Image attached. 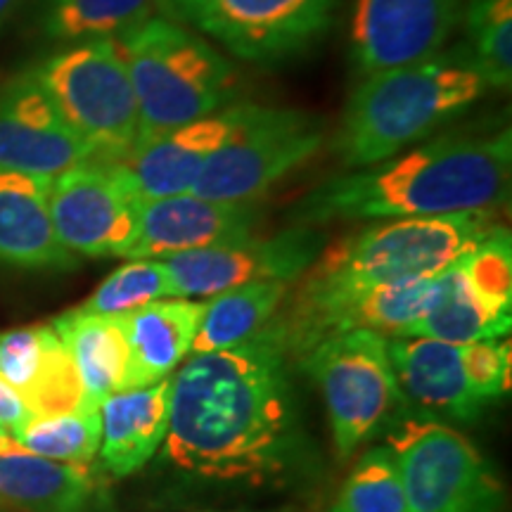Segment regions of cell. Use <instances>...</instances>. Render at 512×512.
<instances>
[{"mask_svg": "<svg viewBox=\"0 0 512 512\" xmlns=\"http://www.w3.org/2000/svg\"><path fill=\"white\" fill-rule=\"evenodd\" d=\"M157 15V0H43L41 29L50 41L119 38Z\"/></svg>", "mask_w": 512, "mask_h": 512, "instance_id": "d4e9b609", "label": "cell"}, {"mask_svg": "<svg viewBox=\"0 0 512 512\" xmlns=\"http://www.w3.org/2000/svg\"><path fill=\"white\" fill-rule=\"evenodd\" d=\"M19 3H22V0H0V27H3V24L8 22L12 15H15Z\"/></svg>", "mask_w": 512, "mask_h": 512, "instance_id": "e575fe53", "label": "cell"}, {"mask_svg": "<svg viewBox=\"0 0 512 512\" xmlns=\"http://www.w3.org/2000/svg\"><path fill=\"white\" fill-rule=\"evenodd\" d=\"M323 140V126L311 114L256 105L245 126L207 159L190 192L211 202L256 204L309 162Z\"/></svg>", "mask_w": 512, "mask_h": 512, "instance_id": "30bf717a", "label": "cell"}, {"mask_svg": "<svg viewBox=\"0 0 512 512\" xmlns=\"http://www.w3.org/2000/svg\"><path fill=\"white\" fill-rule=\"evenodd\" d=\"M463 17V0H356L351 55L363 76L439 55Z\"/></svg>", "mask_w": 512, "mask_h": 512, "instance_id": "4fadbf2b", "label": "cell"}, {"mask_svg": "<svg viewBox=\"0 0 512 512\" xmlns=\"http://www.w3.org/2000/svg\"><path fill=\"white\" fill-rule=\"evenodd\" d=\"M256 221V204L211 202L192 192L143 200L136 240L124 259H169L197 249L228 245L252 238Z\"/></svg>", "mask_w": 512, "mask_h": 512, "instance_id": "9a60e30c", "label": "cell"}, {"mask_svg": "<svg viewBox=\"0 0 512 512\" xmlns=\"http://www.w3.org/2000/svg\"><path fill=\"white\" fill-rule=\"evenodd\" d=\"M22 399L31 415H62L95 406L88 399L79 370L55 330L43 356V366Z\"/></svg>", "mask_w": 512, "mask_h": 512, "instance_id": "4dcf8cb0", "label": "cell"}, {"mask_svg": "<svg viewBox=\"0 0 512 512\" xmlns=\"http://www.w3.org/2000/svg\"><path fill=\"white\" fill-rule=\"evenodd\" d=\"M50 337H53V325H31V328L0 332V377L19 396L27 394L34 384Z\"/></svg>", "mask_w": 512, "mask_h": 512, "instance_id": "1f68e13d", "label": "cell"}, {"mask_svg": "<svg viewBox=\"0 0 512 512\" xmlns=\"http://www.w3.org/2000/svg\"><path fill=\"white\" fill-rule=\"evenodd\" d=\"M12 439L36 456L57 463L88 465L100 451V406L62 415H31Z\"/></svg>", "mask_w": 512, "mask_h": 512, "instance_id": "484cf974", "label": "cell"}, {"mask_svg": "<svg viewBox=\"0 0 512 512\" xmlns=\"http://www.w3.org/2000/svg\"><path fill=\"white\" fill-rule=\"evenodd\" d=\"M512 133H444L411 152L332 176L292 209L297 226L491 211L510 197Z\"/></svg>", "mask_w": 512, "mask_h": 512, "instance_id": "7a4b0ae2", "label": "cell"}, {"mask_svg": "<svg viewBox=\"0 0 512 512\" xmlns=\"http://www.w3.org/2000/svg\"><path fill=\"white\" fill-rule=\"evenodd\" d=\"M299 363L320 389L342 460L382 432L394 408L403 403L387 337L380 332L351 330L328 337L306 351Z\"/></svg>", "mask_w": 512, "mask_h": 512, "instance_id": "52a82bcc", "label": "cell"}, {"mask_svg": "<svg viewBox=\"0 0 512 512\" xmlns=\"http://www.w3.org/2000/svg\"><path fill=\"white\" fill-rule=\"evenodd\" d=\"M171 418V377L100 403V463L112 477L138 472L162 448Z\"/></svg>", "mask_w": 512, "mask_h": 512, "instance_id": "d6986e66", "label": "cell"}, {"mask_svg": "<svg viewBox=\"0 0 512 512\" xmlns=\"http://www.w3.org/2000/svg\"><path fill=\"white\" fill-rule=\"evenodd\" d=\"M325 247L316 226H294L271 238H245L162 259L171 297L211 299L252 283H297Z\"/></svg>", "mask_w": 512, "mask_h": 512, "instance_id": "7c38bea8", "label": "cell"}, {"mask_svg": "<svg viewBox=\"0 0 512 512\" xmlns=\"http://www.w3.org/2000/svg\"><path fill=\"white\" fill-rule=\"evenodd\" d=\"M508 332V320L496 318L486 309L472 285L467 283L458 259L444 273H439V294L432 309L406 332L394 337H430L439 342L470 344L479 339L505 337Z\"/></svg>", "mask_w": 512, "mask_h": 512, "instance_id": "cb8c5ba5", "label": "cell"}, {"mask_svg": "<svg viewBox=\"0 0 512 512\" xmlns=\"http://www.w3.org/2000/svg\"><path fill=\"white\" fill-rule=\"evenodd\" d=\"M465 53L489 88L512 81V0H467Z\"/></svg>", "mask_w": 512, "mask_h": 512, "instance_id": "4316f807", "label": "cell"}, {"mask_svg": "<svg viewBox=\"0 0 512 512\" xmlns=\"http://www.w3.org/2000/svg\"><path fill=\"white\" fill-rule=\"evenodd\" d=\"M501 226L496 209L375 221L323 247L297 280L290 306L328 302L377 285L434 278Z\"/></svg>", "mask_w": 512, "mask_h": 512, "instance_id": "277c9868", "label": "cell"}, {"mask_svg": "<svg viewBox=\"0 0 512 512\" xmlns=\"http://www.w3.org/2000/svg\"><path fill=\"white\" fill-rule=\"evenodd\" d=\"M164 458L214 482H271L297 456L290 351L278 320L233 349L190 354L171 377Z\"/></svg>", "mask_w": 512, "mask_h": 512, "instance_id": "6da1fadb", "label": "cell"}, {"mask_svg": "<svg viewBox=\"0 0 512 512\" xmlns=\"http://www.w3.org/2000/svg\"><path fill=\"white\" fill-rule=\"evenodd\" d=\"M138 102L133 150L162 133L221 112L235 98L238 72L214 43L152 15L117 38Z\"/></svg>", "mask_w": 512, "mask_h": 512, "instance_id": "5b68a950", "label": "cell"}, {"mask_svg": "<svg viewBox=\"0 0 512 512\" xmlns=\"http://www.w3.org/2000/svg\"><path fill=\"white\" fill-rule=\"evenodd\" d=\"M411 512H503V486L482 453L439 420H401L389 430Z\"/></svg>", "mask_w": 512, "mask_h": 512, "instance_id": "ba28073f", "label": "cell"}, {"mask_svg": "<svg viewBox=\"0 0 512 512\" xmlns=\"http://www.w3.org/2000/svg\"><path fill=\"white\" fill-rule=\"evenodd\" d=\"M486 88L463 48L368 74L344 107L337 157L351 171L380 164L460 117Z\"/></svg>", "mask_w": 512, "mask_h": 512, "instance_id": "3957f363", "label": "cell"}, {"mask_svg": "<svg viewBox=\"0 0 512 512\" xmlns=\"http://www.w3.org/2000/svg\"><path fill=\"white\" fill-rule=\"evenodd\" d=\"M204 313L200 299L166 297L124 313L128 351L126 389H143L162 382L190 354Z\"/></svg>", "mask_w": 512, "mask_h": 512, "instance_id": "ffe728a7", "label": "cell"}, {"mask_svg": "<svg viewBox=\"0 0 512 512\" xmlns=\"http://www.w3.org/2000/svg\"><path fill=\"white\" fill-rule=\"evenodd\" d=\"M166 297H171V290L164 261L128 259L124 266L102 280L98 290L81 304V309L105 313V316H124Z\"/></svg>", "mask_w": 512, "mask_h": 512, "instance_id": "f1b7e54d", "label": "cell"}, {"mask_svg": "<svg viewBox=\"0 0 512 512\" xmlns=\"http://www.w3.org/2000/svg\"><path fill=\"white\" fill-rule=\"evenodd\" d=\"M389 363L403 401L460 422L475 420L486 403L470 392L463 370V344L430 337H387Z\"/></svg>", "mask_w": 512, "mask_h": 512, "instance_id": "e0dca14e", "label": "cell"}, {"mask_svg": "<svg viewBox=\"0 0 512 512\" xmlns=\"http://www.w3.org/2000/svg\"><path fill=\"white\" fill-rule=\"evenodd\" d=\"M140 197L119 162H83L50 183L55 233L74 256H126L136 240Z\"/></svg>", "mask_w": 512, "mask_h": 512, "instance_id": "8fae6325", "label": "cell"}, {"mask_svg": "<svg viewBox=\"0 0 512 512\" xmlns=\"http://www.w3.org/2000/svg\"><path fill=\"white\" fill-rule=\"evenodd\" d=\"M335 8L337 0H157V15L254 64L304 53L330 29Z\"/></svg>", "mask_w": 512, "mask_h": 512, "instance_id": "9c48e42d", "label": "cell"}, {"mask_svg": "<svg viewBox=\"0 0 512 512\" xmlns=\"http://www.w3.org/2000/svg\"><path fill=\"white\" fill-rule=\"evenodd\" d=\"M91 159V147L34 74H19L0 88V169L55 178Z\"/></svg>", "mask_w": 512, "mask_h": 512, "instance_id": "5bb4252c", "label": "cell"}, {"mask_svg": "<svg viewBox=\"0 0 512 512\" xmlns=\"http://www.w3.org/2000/svg\"><path fill=\"white\" fill-rule=\"evenodd\" d=\"M467 283L496 318L512 323V240L508 228H498L482 245L460 256Z\"/></svg>", "mask_w": 512, "mask_h": 512, "instance_id": "f546056e", "label": "cell"}, {"mask_svg": "<svg viewBox=\"0 0 512 512\" xmlns=\"http://www.w3.org/2000/svg\"><path fill=\"white\" fill-rule=\"evenodd\" d=\"M512 349L503 337L463 344V370L470 392L482 403L501 399L510 389Z\"/></svg>", "mask_w": 512, "mask_h": 512, "instance_id": "d6a6232c", "label": "cell"}, {"mask_svg": "<svg viewBox=\"0 0 512 512\" xmlns=\"http://www.w3.org/2000/svg\"><path fill=\"white\" fill-rule=\"evenodd\" d=\"M287 294V283H252L207 299L190 354L233 349L249 342L271 323Z\"/></svg>", "mask_w": 512, "mask_h": 512, "instance_id": "603a6c76", "label": "cell"}, {"mask_svg": "<svg viewBox=\"0 0 512 512\" xmlns=\"http://www.w3.org/2000/svg\"><path fill=\"white\" fill-rule=\"evenodd\" d=\"M53 178L0 169V264L67 271L76 256L62 245L50 214Z\"/></svg>", "mask_w": 512, "mask_h": 512, "instance_id": "ac0fdd59", "label": "cell"}, {"mask_svg": "<svg viewBox=\"0 0 512 512\" xmlns=\"http://www.w3.org/2000/svg\"><path fill=\"white\" fill-rule=\"evenodd\" d=\"M0 501L22 512H91L95 482L86 465L29 451L0 453Z\"/></svg>", "mask_w": 512, "mask_h": 512, "instance_id": "7402d4cb", "label": "cell"}, {"mask_svg": "<svg viewBox=\"0 0 512 512\" xmlns=\"http://www.w3.org/2000/svg\"><path fill=\"white\" fill-rule=\"evenodd\" d=\"M330 512H411L399 467L387 446H375L358 458Z\"/></svg>", "mask_w": 512, "mask_h": 512, "instance_id": "83f0119b", "label": "cell"}, {"mask_svg": "<svg viewBox=\"0 0 512 512\" xmlns=\"http://www.w3.org/2000/svg\"><path fill=\"white\" fill-rule=\"evenodd\" d=\"M256 105L238 102L190 124L162 133L119 162L140 200L190 192L207 159L221 150L252 117Z\"/></svg>", "mask_w": 512, "mask_h": 512, "instance_id": "2e32d148", "label": "cell"}, {"mask_svg": "<svg viewBox=\"0 0 512 512\" xmlns=\"http://www.w3.org/2000/svg\"><path fill=\"white\" fill-rule=\"evenodd\" d=\"M38 83L95 162H124L138 140V102L117 38L74 43L36 69Z\"/></svg>", "mask_w": 512, "mask_h": 512, "instance_id": "8992f818", "label": "cell"}, {"mask_svg": "<svg viewBox=\"0 0 512 512\" xmlns=\"http://www.w3.org/2000/svg\"><path fill=\"white\" fill-rule=\"evenodd\" d=\"M50 325L72 356L91 403L100 406L107 396L124 392L131 361L124 316H105L76 306Z\"/></svg>", "mask_w": 512, "mask_h": 512, "instance_id": "44dd1931", "label": "cell"}, {"mask_svg": "<svg viewBox=\"0 0 512 512\" xmlns=\"http://www.w3.org/2000/svg\"><path fill=\"white\" fill-rule=\"evenodd\" d=\"M15 451H22V446H19L10 434L0 427V453H15Z\"/></svg>", "mask_w": 512, "mask_h": 512, "instance_id": "d590c367", "label": "cell"}, {"mask_svg": "<svg viewBox=\"0 0 512 512\" xmlns=\"http://www.w3.org/2000/svg\"><path fill=\"white\" fill-rule=\"evenodd\" d=\"M31 418L27 403L19 396L8 382L0 377V427L15 437V432Z\"/></svg>", "mask_w": 512, "mask_h": 512, "instance_id": "836d02e7", "label": "cell"}]
</instances>
